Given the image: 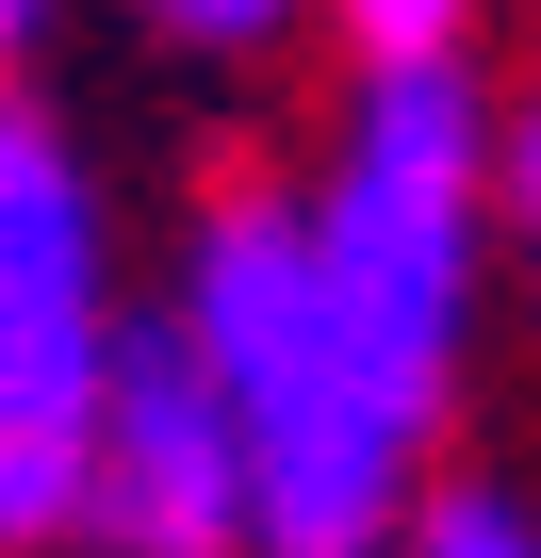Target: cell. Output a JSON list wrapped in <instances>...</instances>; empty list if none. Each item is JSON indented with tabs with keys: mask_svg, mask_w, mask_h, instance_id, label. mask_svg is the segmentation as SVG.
Instances as JSON below:
<instances>
[{
	"mask_svg": "<svg viewBox=\"0 0 541 558\" xmlns=\"http://www.w3.org/2000/svg\"><path fill=\"white\" fill-rule=\"evenodd\" d=\"M181 345L213 362V395L246 427V558H394L427 427L345 362L296 197H262V181L213 197V230L181 263Z\"/></svg>",
	"mask_w": 541,
	"mask_h": 558,
	"instance_id": "cell-1",
	"label": "cell"
},
{
	"mask_svg": "<svg viewBox=\"0 0 541 558\" xmlns=\"http://www.w3.org/2000/svg\"><path fill=\"white\" fill-rule=\"evenodd\" d=\"M476 214H492V116L459 66H361L329 197H312V279H329V329L345 362L443 427L459 395V329H476Z\"/></svg>",
	"mask_w": 541,
	"mask_h": 558,
	"instance_id": "cell-2",
	"label": "cell"
},
{
	"mask_svg": "<svg viewBox=\"0 0 541 558\" xmlns=\"http://www.w3.org/2000/svg\"><path fill=\"white\" fill-rule=\"evenodd\" d=\"M99 197L66 165V132L0 116V558H34L83 525L99 493Z\"/></svg>",
	"mask_w": 541,
	"mask_h": 558,
	"instance_id": "cell-3",
	"label": "cell"
},
{
	"mask_svg": "<svg viewBox=\"0 0 541 558\" xmlns=\"http://www.w3.org/2000/svg\"><path fill=\"white\" fill-rule=\"evenodd\" d=\"M83 525L115 558H246V427L181 329H115L99 362V493Z\"/></svg>",
	"mask_w": 541,
	"mask_h": 558,
	"instance_id": "cell-4",
	"label": "cell"
},
{
	"mask_svg": "<svg viewBox=\"0 0 541 558\" xmlns=\"http://www.w3.org/2000/svg\"><path fill=\"white\" fill-rule=\"evenodd\" d=\"M329 17H345V50H361V66H459L476 0H329Z\"/></svg>",
	"mask_w": 541,
	"mask_h": 558,
	"instance_id": "cell-5",
	"label": "cell"
},
{
	"mask_svg": "<svg viewBox=\"0 0 541 558\" xmlns=\"http://www.w3.org/2000/svg\"><path fill=\"white\" fill-rule=\"evenodd\" d=\"M394 558H541V525H525L508 493H427V509L394 525Z\"/></svg>",
	"mask_w": 541,
	"mask_h": 558,
	"instance_id": "cell-6",
	"label": "cell"
},
{
	"mask_svg": "<svg viewBox=\"0 0 541 558\" xmlns=\"http://www.w3.org/2000/svg\"><path fill=\"white\" fill-rule=\"evenodd\" d=\"M312 17V0H148V34H181V50H213V66H246V50H280Z\"/></svg>",
	"mask_w": 541,
	"mask_h": 558,
	"instance_id": "cell-7",
	"label": "cell"
},
{
	"mask_svg": "<svg viewBox=\"0 0 541 558\" xmlns=\"http://www.w3.org/2000/svg\"><path fill=\"white\" fill-rule=\"evenodd\" d=\"M492 181H508V214H525V246H541V116H525L508 148H492Z\"/></svg>",
	"mask_w": 541,
	"mask_h": 558,
	"instance_id": "cell-8",
	"label": "cell"
},
{
	"mask_svg": "<svg viewBox=\"0 0 541 558\" xmlns=\"http://www.w3.org/2000/svg\"><path fill=\"white\" fill-rule=\"evenodd\" d=\"M34 17H50V0H0V50H17V34H34Z\"/></svg>",
	"mask_w": 541,
	"mask_h": 558,
	"instance_id": "cell-9",
	"label": "cell"
}]
</instances>
